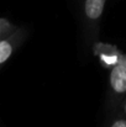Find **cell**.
<instances>
[{
    "label": "cell",
    "instance_id": "277c9868",
    "mask_svg": "<svg viewBox=\"0 0 126 127\" xmlns=\"http://www.w3.org/2000/svg\"><path fill=\"white\" fill-rule=\"evenodd\" d=\"M17 27L5 17H0V40L11 35Z\"/></svg>",
    "mask_w": 126,
    "mask_h": 127
},
{
    "label": "cell",
    "instance_id": "6da1fadb",
    "mask_svg": "<svg viewBox=\"0 0 126 127\" xmlns=\"http://www.w3.org/2000/svg\"><path fill=\"white\" fill-rule=\"evenodd\" d=\"M106 0H81V17L83 29L89 32L95 30L99 20L103 16Z\"/></svg>",
    "mask_w": 126,
    "mask_h": 127
},
{
    "label": "cell",
    "instance_id": "8992f818",
    "mask_svg": "<svg viewBox=\"0 0 126 127\" xmlns=\"http://www.w3.org/2000/svg\"><path fill=\"white\" fill-rule=\"evenodd\" d=\"M124 110H125V114H126V102H125V106H124Z\"/></svg>",
    "mask_w": 126,
    "mask_h": 127
},
{
    "label": "cell",
    "instance_id": "7a4b0ae2",
    "mask_svg": "<svg viewBox=\"0 0 126 127\" xmlns=\"http://www.w3.org/2000/svg\"><path fill=\"white\" fill-rule=\"evenodd\" d=\"M27 38V31L25 29H16L11 35L0 40V68L11 58L14 52Z\"/></svg>",
    "mask_w": 126,
    "mask_h": 127
},
{
    "label": "cell",
    "instance_id": "5b68a950",
    "mask_svg": "<svg viewBox=\"0 0 126 127\" xmlns=\"http://www.w3.org/2000/svg\"><path fill=\"white\" fill-rule=\"evenodd\" d=\"M110 127H126V120H116Z\"/></svg>",
    "mask_w": 126,
    "mask_h": 127
},
{
    "label": "cell",
    "instance_id": "3957f363",
    "mask_svg": "<svg viewBox=\"0 0 126 127\" xmlns=\"http://www.w3.org/2000/svg\"><path fill=\"white\" fill-rule=\"evenodd\" d=\"M110 86L116 94L126 93V64L118 62L110 72Z\"/></svg>",
    "mask_w": 126,
    "mask_h": 127
}]
</instances>
